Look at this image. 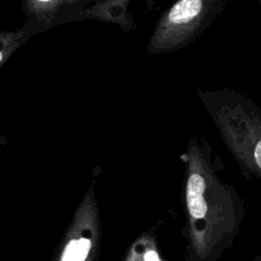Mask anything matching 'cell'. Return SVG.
Instances as JSON below:
<instances>
[{
	"instance_id": "obj_1",
	"label": "cell",
	"mask_w": 261,
	"mask_h": 261,
	"mask_svg": "<svg viewBox=\"0 0 261 261\" xmlns=\"http://www.w3.org/2000/svg\"><path fill=\"white\" fill-rule=\"evenodd\" d=\"M181 161L189 252L194 261H212L233 244L245 218V201L223 180V163L203 137L189 139Z\"/></svg>"
},
{
	"instance_id": "obj_2",
	"label": "cell",
	"mask_w": 261,
	"mask_h": 261,
	"mask_svg": "<svg viewBox=\"0 0 261 261\" xmlns=\"http://www.w3.org/2000/svg\"><path fill=\"white\" fill-rule=\"evenodd\" d=\"M198 96L245 177L261 181V107L229 88L199 89Z\"/></svg>"
},
{
	"instance_id": "obj_3",
	"label": "cell",
	"mask_w": 261,
	"mask_h": 261,
	"mask_svg": "<svg viewBox=\"0 0 261 261\" xmlns=\"http://www.w3.org/2000/svg\"><path fill=\"white\" fill-rule=\"evenodd\" d=\"M134 261H162L155 250L153 239L149 234H144L133 246Z\"/></svg>"
},
{
	"instance_id": "obj_4",
	"label": "cell",
	"mask_w": 261,
	"mask_h": 261,
	"mask_svg": "<svg viewBox=\"0 0 261 261\" xmlns=\"http://www.w3.org/2000/svg\"><path fill=\"white\" fill-rule=\"evenodd\" d=\"M23 42L20 33H0V69Z\"/></svg>"
},
{
	"instance_id": "obj_5",
	"label": "cell",
	"mask_w": 261,
	"mask_h": 261,
	"mask_svg": "<svg viewBox=\"0 0 261 261\" xmlns=\"http://www.w3.org/2000/svg\"><path fill=\"white\" fill-rule=\"evenodd\" d=\"M252 261H261V255H259V256H256V257H255V259L252 260Z\"/></svg>"
},
{
	"instance_id": "obj_6",
	"label": "cell",
	"mask_w": 261,
	"mask_h": 261,
	"mask_svg": "<svg viewBox=\"0 0 261 261\" xmlns=\"http://www.w3.org/2000/svg\"><path fill=\"white\" fill-rule=\"evenodd\" d=\"M40 2H48V0H40Z\"/></svg>"
}]
</instances>
